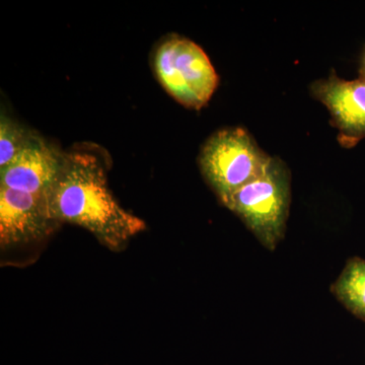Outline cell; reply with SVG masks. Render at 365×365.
<instances>
[{
  "label": "cell",
  "mask_w": 365,
  "mask_h": 365,
  "mask_svg": "<svg viewBox=\"0 0 365 365\" xmlns=\"http://www.w3.org/2000/svg\"><path fill=\"white\" fill-rule=\"evenodd\" d=\"M46 197L54 222L83 227L114 248L145 228L143 220L118 203L102 163L86 151L66 153L61 174Z\"/></svg>",
  "instance_id": "cell-1"
},
{
  "label": "cell",
  "mask_w": 365,
  "mask_h": 365,
  "mask_svg": "<svg viewBox=\"0 0 365 365\" xmlns=\"http://www.w3.org/2000/svg\"><path fill=\"white\" fill-rule=\"evenodd\" d=\"M289 205V172L282 160L272 158L265 172L237 190L227 207L274 251L284 237Z\"/></svg>",
  "instance_id": "cell-2"
},
{
  "label": "cell",
  "mask_w": 365,
  "mask_h": 365,
  "mask_svg": "<svg viewBox=\"0 0 365 365\" xmlns=\"http://www.w3.org/2000/svg\"><path fill=\"white\" fill-rule=\"evenodd\" d=\"M272 158L242 128L225 129L204 144L199 163L206 181L225 206L237 190L260 177Z\"/></svg>",
  "instance_id": "cell-3"
},
{
  "label": "cell",
  "mask_w": 365,
  "mask_h": 365,
  "mask_svg": "<svg viewBox=\"0 0 365 365\" xmlns=\"http://www.w3.org/2000/svg\"><path fill=\"white\" fill-rule=\"evenodd\" d=\"M155 71L165 90L185 107L200 110L217 88L218 76L200 46L174 36L155 55Z\"/></svg>",
  "instance_id": "cell-4"
},
{
  "label": "cell",
  "mask_w": 365,
  "mask_h": 365,
  "mask_svg": "<svg viewBox=\"0 0 365 365\" xmlns=\"http://www.w3.org/2000/svg\"><path fill=\"white\" fill-rule=\"evenodd\" d=\"M66 155L32 133L23 150L0 170V187L47 195L61 174Z\"/></svg>",
  "instance_id": "cell-5"
},
{
  "label": "cell",
  "mask_w": 365,
  "mask_h": 365,
  "mask_svg": "<svg viewBox=\"0 0 365 365\" xmlns=\"http://www.w3.org/2000/svg\"><path fill=\"white\" fill-rule=\"evenodd\" d=\"M312 93L330 112L341 145L351 148L365 139V78L344 81L333 71L313 83Z\"/></svg>",
  "instance_id": "cell-6"
},
{
  "label": "cell",
  "mask_w": 365,
  "mask_h": 365,
  "mask_svg": "<svg viewBox=\"0 0 365 365\" xmlns=\"http://www.w3.org/2000/svg\"><path fill=\"white\" fill-rule=\"evenodd\" d=\"M55 222L46 195L0 187V241L4 246L39 239Z\"/></svg>",
  "instance_id": "cell-7"
},
{
  "label": "cell",
  "mask_w": 365,
  "mask_h": 365,
  "mask_svg": "<svg viewBox=\"0 0 365 365\" xmlns=\"http://www.w3.org/2000/svg\"><path fill=\"white\" fill-rule=\"evenodd\" d=\"M331 290L350 313L365 321L364 259H349Z\"/></svg>",
  "instance_id": "cell-8"
},
{
  "label": "cell",
  "mask_w": 365,
  "mask_h": 365,
  "mask_svg": "<svg viewBox=\"0 0 365 365\" xmlns=\"http://www.w3.org/2000/svg\"><path fill=\"white\" fill-rule=\"evenodd\" d=\"M32 135L11 118L1 115L0 122V170L6 168Z\"/></svg>",
  "instance_id": "cell-9"
},
{
  "label": "cell",
  "mask_w": 365,
  "mask_h": 365,
  "mask_svg": "<svg viewBox=\"0 0 365 365\" xmlns=\"http://www.w3.org/2000/svg\"><path fill=\"white\" fill-rule=\"evenodd\" d=\"M361 78H365V55H364V62H362Z\"/></svg>",
  "instance_id": "cell-10"
}]
</instances>
